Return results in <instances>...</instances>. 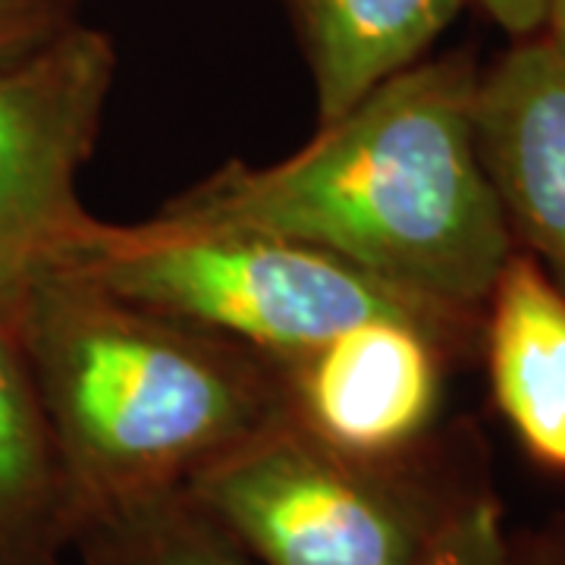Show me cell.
Masks as SVG:
<instances>
[{"label": "cell", "mask_w": 565, "mask_h": 565, "mask_svg": "<svg viewBox=\"0 0 565 565\" xmlns=\"http://www.w3.org/2000/svg\"><path fill=\"white\" fill-rule=\"evenodd\" d=\"M475 66H405L296 154L230 161L158 217L280 236L468 318L515 252L475 141Z\"/></svg>", "instance_id": "6da1fadb"}, {"label": "cell", "mask_w": 565, "mask_h": 565, "mask_svg": "<svg viewBox=\"0 0 565 565\" xmlns=\"http://www.w3.org/2000/svg\"><path fill=\"white\" fill-rule=\"evenodd\" d=\"M0 299L66 465L79 527L104 509L182 490L286 415L274 359L126 302L66 267H41L3 286Z\"/></svg>", "instance_id": "7a4b0ae2"}, {"label": "cell", "mask_w": 565, "mask_h": 565, "mask_svg": "<svg viewBox=\"0 0 565 565\" xmlns=\"http://www.w3.org/2000/svg\"><path fill=\"white\" fill-rule=\"evenodd\" d=\"M51 267H66L126 302L221 333L274 362L377 318L427 323L449 340L468 321L321 248L158 214L132 226L98 221L66 262Z\"/></svg>", "instance_id": "3957f363"}, {"label": "cell", "mask_w": 565, "mask_h": 565, "mask_svg": "<svg viewBox=\"0 0 565 565\" xmlns=\"http://www.w3.org/2000/svg\"><path fill=\"white\" fill-rule=\"evenodd\" d=\"M182 493L264 565H418L437 515L403 456H355L280 415L192 475Z\"/></svg>", "instance_id": "277c9868"}, {"label": "cell", "mask_w": 565, "mask_h": 565, "mask_svg": "<svg viewBox=\"0 0 565 565\" xmlns=\"http://www.w3.org/2000/svg\"><path fill=\"white\" fill-rule=\"evenodd\" d=\"M114 41L76 22L0 66V289L66 262L98 217L79 199L114 88Z\"/></svg>", "instance_id": "5b68a950"}, {"label": "cell", "mask_w": 565, "mask_h": 565, "mask_svg": "<svg viewBox=\"0 0 565 565\" xmlns=\"http://www.w3.org/2000/svg\"><path fill=\"white\" fill-rule=\"evenodd\" d=\"M446 333L377 318L280 364L286 415L343 452L386 459L418 444L444 390Z\"/></svg>", "instance_id": "8992f818"}, {"label": "cell", "mask_w": 565, "mask_h": 565, "mask_svg": "<svg viewBox=\"0 0 565 565\" xmlns=\"http://www.w3.org/2000/svg\"><path fill=\"white\" fill-rule=\"evenodd\" d=\"M475 141L509 236L565 296V54L522 41L475 88Z\"/></svg>", "instance_id": "52a82bcc"}, {"label": "cell", "mask_w": 565, "mask_h": 565, "mask_svg": "<svg viewBox=\"0 0 565 565\" xmlns=\"http://www.w3.org/2000/svg\"><path fill=\"white\" fill-rule=\"evenodd\" d=\"M487 364L497 405L537 462L565 471V296L512 252L490 289Z\"/></svg>", "instance_id": "ba28073f"}, {"label": "cell", "mask_w": 565, "mask_h": 565, "mask_svg": "<svg viewBox=\"0 0 565 565\" xmlns=\"http://www.w3.org/2000/svg\"><path fill=\"white\" fill-rule=\"evenodd\" d=\"M76 531L73 484L0 299V565H61Z\"/></svg>", "instance_id": "9c48e42d"}, {"label": "cell", "mask_w": 565, "mask_h": 565, "mask_svg": "<svg viewBox=\"0 0 565 565\" xmlns=\"http://www.w3.org/2000/svg\"><path fill=\"white\" fill-rule=\"evenodd\" d=\"M318 95V126L418 63L462 0H282Z\"/></svg>", "instance_id": "30bf717a"}, {"label": "cell", "mask_w": 565, "mask_h": 565, "mask_svg": "<svg viewBox=\"0 0 565 565\" xmlns=\"http://www.w3.org/2000/svg\"><path fill=\"white\" fill-rule=\"evenodd\" d=\"M73 546L88 565H248L182 490L104 509L82 522Z\"/></svg>", "instance_id": "8fae6325"}, {"label": "cell", "mask_w": 565, "mask_h": 565, "mask_svg": "<svg viewBox=\"0 0 565 565\" xmlns=\"http://www.w3.org/2000/svg\"><path fill=\"white\" fill-rule=\"evenodd\" d=\"M418 565H505L497 509L484 500L459 509Z\"/></svg>", "instance_id": "7c38bea8"}, {"label": "cell", "mask_w": 565, "mask_h": 565, "mask_svg": "<svg viewBox=\"0 0 565 565\" xmlns=\"http://www.w3.org/2000/svg\"><path fill=\"white\" fill-rule=\"evenodd\" d=\"M79 22V0H0V66L29 57Z\"/></svg>", "instance_id": "4fadbf2b"}, {"label": "cell", "mask_w": 565, "mask_h": 565, "mask_svg": "<svg viewBox=\"0 0 565 565\" xmlns=\"http://www.w3.org/2000/svg\"><path fill=\"white\" fill-rule=\"evenodd\" d=\"M490 20H497L512 35H534L544 29L550 0H478Z\"/></svg>", "instance_id": "5bb4252c"}, {"label": "cell", "mask_w": 565, "mask_h": 565, "mask_svg": "<svg viewBox=\"0 0 565 565\" xmlns=\"http://www.w3.org/2000/svg\"><path fill=\"white\" fill-rule=\"evenodd\" d=\"M546 39L553 41L565 54V0H550L546 3Z\"/></svg>", "instance_id": "9a60e30c"}]
</instances>
